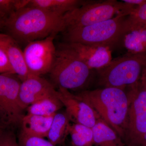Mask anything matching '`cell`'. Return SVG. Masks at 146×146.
<instances>
[{
    "instance_id": "1",
    "label": "cell",
    "mask_w": 146,
    "mask_h": 146,
    "mask_svg": "<svg viewBox=\"0 0 146 146\" xmlns=\"http://www.w3.org/2000/svg\"><path fill=\"white\" fill-rule=\"evenodd\" d=\"M3 28L19 44L56 36L66 30L63 16L30 6L14 11L5 21Z\"/></svg>"
},
{
    "instance_id": "2",
    "label": "cell",
    "mask_w": 146,
    "mask_h": 146,
    "mask_svg": "<svg viewBox=\"0 0 146 146\" xmlns=\"http://www.w3.org/2000/svg\"><path fill=\"white\" fill-rule=\"evenodd\" d=\"M76 94L88 104L123 141L129 109L128 98L125 90L105 87L85 90Z\"/></svg>"
},
{
    "instance_id": "3",
    "label": "cell",
    "mask_w": 146,
    "mask_h": 146,
    "mask_svg": "<svg viewBox=\"0 0 146 146\" xmlns=\"http://www.w3.org/2000/svg\"><path fill=\"white\" fill-rule=\"evenodd\" d=\"M92 71L64 44L56 48L49 74L54 87L74 91H84L91 81Z\"/></svg>"
},
{
    "instance_id": "4",
    "label": "cell",
    "mask_w": 146,
    "mask_h": 146,
    "mask_svg": "<svg viewBox=\"0 0 146 146\" xmlns=\"http://www.w3.org/2000/svg\"><path fill=\"white\" fill-rule=\"evenodd\" d=\"M146 66V52L127 54L112 60L103 68L96 70L98 84L102 88L113 87L125 90L140 81Z\"/></svg>"
},
{
    "instance_id": "5",
    "label": "cell",
    "mask_w": 146,
    "mask_h": 146,
    "mask_svg": "<svg viewBox=\"0 0 146 146\" xmlns=\"http://www.w3.org/2000/svg\"><path fill=\"white\" fill-rule=\"evenodd\" d=\"M127 17L119 15L88 26L67 29L63 32L65 42L111 48L121 40Z\"/></svg>"
},
{
    "instance_id": "6",
    "label": "cell",
    "mask_w": 146,
    "mask_h": 146,
    "mask_svg": "<svg viewBox=\"0 0 146 146\" xmlns=\"http://www.w3.org/2000/svg\"><path fill=\"white\" fill-rule=\"evenodd\" d=\"M135 8L134 6L115 0L86 2L64 14L66 30L91 25L119 15L127 16Z\"/></svg>"
},
{
    "instance_id": "7",
    "label": "cell",
    "mask_w": 146,
    "mask_h": 146,
    "mask_svg": "<svg viewBox=\"0 0 146 146\" xmlns=\"http://www.w3.org/2000/svg\"><path fill=\"white\" fill-rule=\"evenodd\" d=\"M22 82L15 74H0V127L15 131L20 127L24 116L19 101Z\"/></svg>"
},
{
    "instance_id": "8",
    "label": "cell",
    "mask_w": 146,
    "mask_h": 146,
    "mask_svg": "<svg viewBox=\"0 0 146 146\" xmlns=\"http://www.w3.org/2000/svg\"><path fill=\"white\" fill-rule=\"evenodd\" d=\"M128 88L127 124L123 142L127 146H140L146 133V91L140 81Z\"/></svg>"
},
{
    "instance_id": "9",
    "label": "cell",
    "mask_w": 146,
    "mask_h": 146,
    "mask_svg": "<svg viewBox=\"0 0 146 146\" xmlns=\"http://www.w3.org/2000/svg\"><path fill=\"white\" fill-rule=\"evenodd\" d=\"M55 35L27 44L23 51L25 62L30 74L41 76L49 73L55 56Z\"/></svg>"
},
{
    "instance_id": "10",
    "label": "cell",
    "mask_w": 146,
    "mask_h": 146,
    "mask_svg": "<svg viewBox=\"0 0 146 146\" xmlns=\"http://www.w3.org/2000/svg\"><path fill=\"white\" fill-rule=\"evenodd\" d=\"M57 91L71 121L92 128L100 118L88 104L76 94L62 88H58Z\"/></svg>"
},
{
    "instance_id": "11",
    "label": "cell",
    "mask_w": 146,
    "mask_h": 146,
    "mask_svg": "<svg viewBox=\"0 0 146 146\" xmlns=\"http://www.w3.org/2000/svg\"><path fill=\"white\" fill-rule=\"evenodd\" d=\"M63 44L91 70L103 68L112 60L111 48L110 47L78 43Z\"/></svg>"
},
{
    "instance_id": "12",
    "label": "cell",
    "mask_w": 146,
    "mask_h": 146,
    "mask_svg": "<svg viewBox=\"0 0 146 146\" xmlns=\"http://www.w3.org/2000/svg\"><path fill=\"white\" fill-rule=\"evenodd\" d=\"M56 91L50 82L41 76L31 75L21 82L19 93L21 107L25 110Z\"/></svg>"
},
{
    "instance_id": "13",
    "label": "cell",
    "mask_w": 146,
    "mask_h": 146,
    "mask_svg": "<svg viewBox=\"0 0 146 146\" xmlns=\"http://www.w3.org/2000/svg\"><path fill=\"white\" fill-rule=\"evenodd\" d=\"M0 47L5 52L14 74L21 82L31 75L25 62L23 51L15 39L8 35L0 33Z\"/></svg>"
},
{
    "instance_id": "14",
    "label": "cell",
    "mask_w": 146,
    "mask_h": 146,
    "mask_svg": "<svg viewBox=\"0 0 146 146\" xmlns=\"http://www.w3.org/2000/svg\"><path fill=\"white\" fill-rule=\"evenodd\" d=\"M129 54L146 52V25L129 23L125 20L124 33L121 41Z\"/></svg>"
},
{
    "instance_id": "15",
    "label": "cell",
    "mask_w": 146,
    "mask_h": 146,
    "mask_svg": "<svg viewBox=\"0 0 146 146\" xmlns=\"http://www.w3.org/2000/svg\"><path fill=\"white\" fill-rule=\"evenodd\" d=\"M54 116L44 117L29 114L24 115L20 127L21 131L29 136L47 138Z\"/></svg>"
},
{
    "instance_id": "16",
    "label": "cell",
    "mask_w": 146,
    "mask_h": 146,
    "mask_svg": "<svg viewBox=\"0 0 146 146\" xmlns=\"http://www.w3.org/2000/svg\"><path fill=\"white\" fill-rule=\"evenodd\" d=\"M94 145L98 146H125L117 133L101 118L92 128Z\"/></svg>"
},
{
    "instance_id": "17",
    "label": "cell",
    "mask_w": 146,
    "mask_h": 146,
    "mask_svg": "<svg viewBox=\"0 0 146 146\" xmlns=\"http://www.w3.org/2000/svg\"><path fill=\"white\" fill-rule=\"evenodd\" d=\"M85 1L78 0H30L27 6L44 9L64 16L67 12L83 5Z\"/></svg>"
},
{
    "instance_id": "18",
    "label": "cell",
    "mask_w": 146,
    "mask_h": 146,
    "mask_svg": "<svg viewBox=\"0 0 146 146\" xmlns=\"http://www.w3.org/2000/svg\"><path fill=\"white\" fill-rule=\"evenodd\" d=\"M64 106L58 98L57 91L29 106L27 108V114L44 117L54 116Z\"/></svg>"
},
{
    "instance_id": "19",
    "label": "cell",
    "mask_w": 146,
    "mask_h": 146,
    "mask_svg": "<svg viewBox=\"0 0 146 146\" xmlns=\"http://www.w3.org/2000/svg\"><path fill=\"white\" fill-rule=\"evenodd\" d=\"M70 122L66 111L57 112L54 116L47 136L48 141L55 146L62 145L68 135Z\"/></svg>"
},
{
    "instance_id": "20",
    "label": "cell",
    "mask_w": 146,
    "mask_h": 146,
    "mask_svg": "<svg viewBox=\"0 0 146 146\" xmlns=\"http://www.w3.org/2000/svg\"><path fill=\"white\" fill-rule=\"evenodd\" d=\"M72 146H93L94 136L92 128L80 124H70L68 130Z\"/></svg>"
},
{
    "instance_id": "21",
    "label": "cell",
    "mask_w": 146,
    "mask_h": 146,
    "mask_svg": "<svg viewBox=\"0 0 146 146\" xmlns=\"http://www.w3.org/2000/svg\"><path fill=\"white\" fill-rule=\"evenodd\" d=\"M30 0H0V17L5 21L16 10L26 7Z\"/></svg>"
},
{
    "instance_id": "22",
    "label": "cell",
    "mask_w": 146,
    "mask_h": 146,
    "mask_svg": "<svg viewBox=\"0 0 146 146\" xmlns=\"http://www.w3.org/2000/svg\"><path fill=\"white\" fill-rule=\"evenodd\" d=\"M18 141L19 146H56L44 138L29 136L21 131L18 135Z\"/></svg>"
},
{
    "instance_id": "23",
    "label": "cell",
    "mask_w": 146,
    "mask_h": 146,
    "mask_svg": "<svg viewBox=\"0 0 146 146\" xmlns=\"http://www.w3.org/2000/svg\"><path fill=\"white\" fill-rule=\"evenodd\" d=\"M126 21L129 23L146 25V3L134 9L127 17Z\"/></svg>"
},
{
    "instance_id": "24",
    "label": "cell",
    "mask_w": 146,
    "mask_h": 146,
    "mask_svg": "<svg viewBox=\"0 0 146 146\" xmlns=\"http://www.w3.org/2000/svg\"><path fill=\"white\" fill-rule=\"evenodd\" d=\"M0 146H19L15 131L2 130L0 133Z\"/></svg>"
},
{
    "instance_id": "25",
    "label": "cell",
    "mask_w": 146,
    "mask_h": 146,
    "mask_svg": "<svg viewBox=\"0 0 146 146\" xmlns=\"http://www.w3.org/2000/svg\"><path fill=\"white\" fill-rule=\"evenodd\" d=\"M6 73L15 74L5 52L0 47V74Z\"/></svg>"
},
{
    "instance_id": "26",
    "label": "cell",
    "mask_w": 146,
    "mask_h": 146,
    "mask_svg": "<svg viewBox=\"0 0 146 146\" xmlns=\"http://www.w3.org/2000/svg\"><path fill=\"white\" fill-rule=\"evenodd\" d=\"M122 1L137 7L145 3L146 0H123Z\"/></svg>"
},
{
    "instance_id": "27",
    "label": "cell",
    "mask_w": 146,
    "mask_h": 146,
    "mask_svg": "<svg viewBox=\"0 0 146 146\" xmlns=\"http://www.w3.org/2000/svg\"><path fill=\"white\" fill-rule=\"evenodd\" d=\"M140 81L142 86L146 91V66L144 68L142 72Z\"/></svg>"
},
{
    "instance_id": "28",
    "label": "cell",
    "mask_w": 146,
    "mask_h": 146,
    "mask_svg": "<svg viewBox=\"0 0 146 146\" xmlns=\"http://www.w3.org/2000/svg\"><path fill=\"white\" fill-rule=\"evenodd\" d=\"M140 146H146V133L143 138L142 142H141Z\"/></svg>"
},
{
    "instance_id": "29",
    "label": "cell",
    "mask_w": 146,
    "mask_h": 146,
    "mask_svg": "<svg viewBox=\"0 0 146 146\" xmlns=\"http://www.w3.org/2000/svg\"><path fill=\"white\" fill-rule=\"evenodd\" d=\"M4 21L3 19L0 17V30L2 28H3V27Z\"/></svg>"
},
{
    "instance_id": "30",
    "label": "cell",
    "mask_w": 146,
    "mask_h": 146,
    "mask_svg": "<svg viewBox=\"0 0 146 146\" xmlns=\"http://www.w3.org/2000/svg\"><path fill=\"white\" fill-rule=\"evenodd\" d=\"M2 131V129L0 127V133Z\"/></svg>"
}]
</instances>
